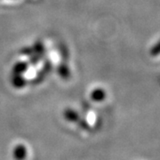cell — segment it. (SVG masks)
<instances>
[{
	"instance_id": "obj_1",
	"label": "cell",
	"mask_w": 160,
	"mask_h": 160,
	"mask_svg": "<svg viewBox=\"0 0 160 160\" xmlns=\"http://www.w3.org/2000/svg\"><path fill=\"white\" fill-rule=\"evenodd\" d=\"M159 52H160V44L158 45V46H156L154 49H153V53H155V54H156V53L158 54V53H159Z\"/></svg>"
}]
</instances>
